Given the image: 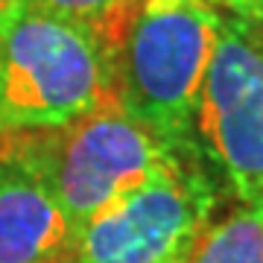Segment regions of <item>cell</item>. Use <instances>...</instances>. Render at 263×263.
Wrapping results in <instances>:
<instances>
[{"label":"cell","mask_w":263,"mask_h":263,"mask_svg":"<svg viewBox=\"0 0 263 263\" xmlns=\"http://www.w3.org/2000/svg\"><path fill=\"white\" fill-rule=\"evenodd\" d=\"M35 3L62 18H70L82 27L94 29L97 35H103L117 50L123 29L141 0H35Z\"/></svg>","instance_id":"cell-8"},{"label":"cell","mask_w":263,"mask_h":263,"mask_svg":"<svg viewBox=\"0 0 263 263\" xmlns=\"http://www.w3.org/2000/svg\"><path fill=\"white\" fill-rule=\"evenodd\" d=\"M114 94V47L94 29L38 6L0 0V132H44Z\"/></svg>","instance_id":"cell-1"},{"label":"cell","mask_w":263,"mask_h":263,"mask_svg":"<svg viewBox=\"0 0 263 263\" xmlns=\"http://www.w3.org/2000/svg\"><path fill=\"white\" fill-rule=\"evenodd\" d=\"M62 263H76V260H73V257H70V260H62Z\"/></svg>","instance_id":"cell-10"},{"label":"cell","mask_w":263,"mask_h":263,"mask_svg":"<svg viewBox=\"0 0 263 263\" xmlns=\"http://www.w3.org/2000/svg\"><path fill=\"white\" fill-rule=\"evenodd\" d=\"M73 226L21 132H0V263L73 257Z\"/></svg>","instance_id":"cell-6"},{"label":"cell","mask_w":263,"mask_h":263,"mask_svg":"<svg viewBox=\"0 0 263 263\" xmlns=\"http://www.w3.org/2000/svg\"><path fill=\"white\" fill-rule=\"evenodd\" d=\"M222 21L208 0H141L114 50L117 103L173 152H199V97Z\"/></svg>","instance_id":"cell-2"},{"label":"cell","mask_w":263,"mask_h":263,"mask_svg":"<svg viewBox=\"0 0 263 263\" xmlns=\"http://www.w3.org/2000/svg\"><path fill=\"white\" fill-rule=\"evenodd\" d=\"M196 146L240 205H263V18L222 21L199 97Z\"/></svg>","instance_id":"cell-5"},{"label":"cell","mask_w":263,"mask_h":263,"mask_svg":"<svg viewBox=\"0 0 263 263\" xmlns=\"http://www.w3.org/2000/svg\"><path fill=\"white\" fill-rule=\"evenodd\" d=\"M187 263H263V205H240L196 240Z\"/></svg>","instance_id":"cell-7"},{"label":"cell","mask_w":263,"mask_h":263,"mask_svg":"<svg viewBox=\"0 0 263 263\" xmlns=\"http://www.w3.org/2000/svg\"><path fill=\"white\" fill-rule=\"evenodd\" d=\"M21 135L65 208L73 234L181 155L135 120L117 97L65 126Z\"/></svg>","instance_id":"cell-3"},{"label":"cell","mask_w":263,"mask_h":263,"mask_svg":"<svg viewBox=\"0 0 263 263\" xmlns=\"http://www.w3.org/2000/svg\"><path fill=\"white\" fill-rule=\"evenodd\" d=\"M226 15H240V18H263V0H208Z\"/></svg>","instance_id":"cell-9"},{"label":"cell","mask_w":263,"mask_h":263,"mask_svg":"<svg viewBox=\"0 0 263 263\" xmlns=\"http://www.w3.org/2000/svg\"><path fill=\"white\" fill-rule=\"evenodd\" d=\"M216 211L202 152H181L76 234V263H187Z\"/></svg>","instance_id":"cell-4"}]
</instances>
